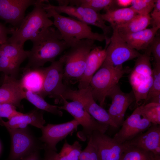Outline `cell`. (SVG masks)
I'll use <instances>...</instances> for the list:
<instances>
[{
    "instance_id": "f1b7e54d",
    "label": "cell",
    "mask_w": 160,
    "mask_h": 160,
    "mask_svg": "<svg viewBox=\"0 0 160 160\" xmlns=\"http://www.w3.org/2000/svg\"><path fill=\"white\" fill-rule=\"evenodd\" d=\"M67 1L70 5L88 8L97 12L103 9L106 10L113 8L116 4L115 0H71Z\"/></svg>"
},
{
    "instance_id": "9a60e30c",
    "label": "cell",
    "mask_w": 160,
    "mask_h": 160,
    "mask_svg": "<svg viewBox=\"0 0 160 160\" xmlns=\"http://www.w3.org/2000/svg\"><path fill=\"white\" fill-rule=\"evenodd\" d=\"M79 125L74 119L58 124H48L41 129L42 135L39 138L45 145L44 149L46 148L57 152V144L68 135H72L77 130Z\"/></svg>"
},
{
    "instance_id": "52a82bcc",
    "label": "cell",
    "mask_w": 160,
    "mask_h": 160,
    "mask_svg": "<svg viewBox=\"0 0 160 160\" xmlns=\"http://www.w3.org/2000/svg\"><path fill=\"white\" fill-rule=\"evenodd\" d=\"M64 61L61 56L59 60L44 68V81L38 94L44 98L47 96L54 99L55 103H61L63 96L68 88L63 83Z\"/></svg>"
},
{
    "instance_id": "277c9868",
    "label": "cell",
    "mask_w": 160,
    "mask_h": 160,
    "mask_svg": "<svg viewBox=\"0 0 160 160\" xmlns=\"http://www.w3.org/2000/svg\"><path fill=\"white\" fill-rule=\"evenodd\" d=\"M95 41L89 39L80 40L62 56L64 64L63 81L65 85L79 82L84 72L88 56L96 46Z\"/></svg>"
},
{
    "instance_id": "603a6c76",
    "label": "cell",
    "mask_w": 160,
    "mask_h": 160,
    "mask_svg": "<svg viewBox=\"0 0 160 160\" xmlns=\"http://www.w3.org/2000/svg\"><path fill=\"white\" fill-rule=\"evenodd\" d=\"M159 29L156 27H152L134 33L119 34L130 47L138 51L145 50L148 47Z\"/></svg>"
},
{
    "instance_id": "9c48e42d",
    "label": "cell",
    "mask_w": 160,
    "mask_h": 160,
    "mask_svg": "<svg viewBox=\"0 0 160 160\" xmlns=\"http://www.w3.org/2000/svg\"><path fill=\"white\" fill-rule=\"evenodd\" d=\"M62 103L63 105L58 106L59 108L68 112L82 127V130L77 134V137L81 140L84 141L87 140L95 131L105 133L108 130V126L96 120L86 111L79 102L73 100L69 102L63 99Z\"/></svg>"
},
{
    "instance_id": "7402d4cb",
    "label": "cell",
    "mask_w": 160,
    "mask_h": 160,
    "mask_svg": "<svg viewBox=\"0 0 160 160\" xmlns=\"http://www.w3.org/2000/svg\"><path fill=\"white\" fill-rule=\"evenodd\" d=\"M44 113V111L36 108L25 113H22L7 121H3V126L6 128H23L31 125L41 129L46 123Z\"/></svg>"
},
{
    "instance_id": "f546056e",
    "label": "cell",
    "mask_w": 160,
    "mask_h": 160,
    "mask_svg": "<svg viewBox=\"0 0 160 160\" xmlns=\"http://www.w3.org/2000/svg\"><path fill=\"white\" fill-rule=\"evenodd\" d=\"M126 143V146L120 160H153L155 155L152 153Z\"/></svg>"
},
{
    "instance_id": "4316f807",
    "label": "cell",
    "mask_w": 160,
    "mask_h": 160,
    "mask_svg": "<svg viewBox=\"0 0 160 160\" xmlns=\"http://www.w3.org/2000/svg\"><path fill=\"white\" fill-rule=\"evenodd\" d=\"M151 24L150 14H136L127 23L117 28L120 34H129L144 30Z\"/></svg>"
},
{
    "instance_id": "d590c367",
    "label": "cell",
    "mask_w": 160,
    "mask_h": 160,
    "mask_svg": "<svg viewBox=\"0 0 160 160\" xmlns=\"http://www.w3.org/2000/svg\"><path fill=\"white\" fill-rule=\"evenodd\" d=\"M151 24L152 27L160 28V0H156L153 8L151 12Z\"/></svg>"
},
{
    "instance_id": "d6986e66",
    "label": "cell",
    "mask_w": 160,
    "mask_h": 160,
    "mask_svg": "<svg viewBox=\"0 0 160 160\" xmlns=\"http://www.w3.org/2000/svg\"><path fill=\"white\" fill-rule=\"evenodd\" d=\"M24 93L25 90L19 80L4 75L3 84L0 87V103H9L22 109L21 102L25 99Z\"/></svg>"
},
{
    "instance_id": "6da1fadb",
    "label": "cell",
    "mask_w": 160,
    "mask_h": 160,
    "mask_svg": "<svg viewBox=\"0 0 160 160\" xmlns=\"http://www.w3.org/2000/svg\"><path fill=\"white\" fill-rule=\"evenodd\" d=\"M31 41L33 47L28 51V62L25 69L41 67L47 62L52 63L69 48L58 31L52 27L42 31Z\"/></svg>"
},
{
    "instance_id": "5bb4252c",
    "label": "cell",
    "mask_w": 160,
    "mask_h": 160,
    "mask_svg": "<svg viewBox=\"0 0 160 160\" xmlns=\"http://www.w3.org/2000/svg\"><path fill=\"white\" fill-rule=\"evenodd\" d=\"M141 113L140 105L123 121L119 130L113 138L121 144L129 142L147 130L152 125Z\"/></svg>"
},
{
    "instance_id": "ba28073f",
    "label": "cell",
    "mask_w": 160,
    "mask_h": 160,
    "mask_svg": "<svg viewBox=\"0 0 160 160\" xmlns=\"http://www.w3.org/2000/svg\"><path fill=\"white\" fill-rule=\"evenodd\" d=\"M11 139L8 160H19L33 152L44 149L45 145L27 127L23 128H7Z\"/></svg>"
},
{
    "instance_id": "e0dca14e",
    "label": "cell",
    "mask_w": 160,
    "mask_h": 160,
    "mask_svg": "<svg viewBox=\"0 0 160 160\" xmlns=\"http://www.w3.org/2000/svg\"><path fill=\"white\" fill-rule=\"evenodd\" d=\"M108 96L111 98L112 102L108 112L118 128L124 121L127 108L135 101V96L132 91L129 93L123 92L118 84L111 90Z\"/></svg>"
},
{
    "instance_id": "2e32d148",
    "label": "cell",
    "mask_w": 160,
    "mask_h": 160,
    "mask_svg": "<svg viewBox=\"0 0 160 160\" xmlns=\"http://www.w3.org/2000/svg\"><path fill=\"white\" fill-rule=\"evenodd\" d=\"M89 138L96 148L100 160H120L125 149V143L116 142L105 133L94 131Z\"/></svg>"
},
{
    "instance_id": "e575fe53",
    "label": "cell",
    "mask_w": 160,
    "mask_h": 160,
    "mask_svg": "<svg viewBox=\"0 0 160 160\" xmlns=\"http://www.w3.org/2000/svg\"><path fill=\"white\" fill-rule=\"evenodd\" d=\"M151 54L155 60L154 66L160 67V36L156 35L154 39L150 44Z\"/></svg>"
},
{
    "instance_id": "8fae6325",
    "label": "cell",
    "mask_w": 160,
    "mask_h": 160,
    "mask_svg": "<svg viewBox=\"0 0 160 160\" xmlns=\"http://www.w3.org/2000/svg\"><path fill=\"white\" fill-rule=\"evenodd\" d=\"M112 28V34L106 47L104 62L114 67H123L124 62L137 58L141 54L129 46L120 36L117 28Z\"/></svg>"
},
{
    "instance_id": "1f68e13d",
    "label": "cell",
    "mask_w": 160,
    "mask_h": 160,
    "mask_svg": "<svg viewBox=\"0 0 160 160\" xmlns=\"http://www.w3.org/2000/svg\"><path fill=\"white\" fill-rule=\"evenodd\" d=\"M156 0H132L130 7L137 14H150L154 7Z\"/></svg>"
},
{
    "instance_id": "ac0fdd59",
    "label": "cell",
    "mask_w": 160,
    "mask_h": 160,
    "mask_svg": "<svg viewBox=\"0 0 160 160\" xmlns=\"http://www.w3.org/2000/svg\"><path fill=\"white\" fill-rule=\"evenodd\" d=\"M39 0H0V19L18 27L24 17L26 9Z\"/></svg>"
},
{
    "instance_id": "cb8c5ba5",
    "label": "cell",
    "mask_w": 160,
    "mask_h": 160,
    "mask_svg": "<svg viewBox=\"0 0 160 160\" xmlns=\"http://www.w3.org/2000/svg\"><path fill=\"white\" fill-rule=\"evenodd\" d=\"M23 73L19 80L25 90L31 91L38 94L40 92L44 81V67L24 68Z\"/></svg>"
},
{
    "instance_id": "d4e9b609",
    "label": "cell",
    "mask_w": 160,
    "mask_h": 160,
    "mask_svg": "<svg viewBox=\"0 0 160 160\" xmlns=\"http://www.w3.org/2000/svg\"><path fill=\"white\" fill-rule=\"evenodd\" d=\"M137 14L130 7L120 8H111L101 14L104 20L108 22L111 28H117L130 20Z\"/></svg>"
},
{
    "instance_id": "7a4b0ae2",
    "label": "cell",
    "mask_w": 160,
    "mask_h": 160,
    "mask_svg": "<svg viewBox=\"0 0 160 160\" xmlns=\"http://www.w3.org/2000/svg\"><path fill=\"white\" fill-rule=\"evenodd\" d=\"M44 7L49 18L53 17V25L57 28L63 39L70 47L80 40L89 39L94 41H105V36L92 31L89 25L78 20L66 17L57 13L49 3Z\"/></svg>"
},
{
    "instance_id": "3957f363",
    "label": "cell",
    "mask_w": 160,
    "mask_h": 160,
    "mask_svg": "<svg viewBox=\"0 0 160 160\" xmlns=\"http://www.w3.org/2000/svg\"><path fill=\"white\" fill-rule=\"evenodd\" d=\"M47 2V0H39L33 10L15 29L7 42L23 47L27 40H31L42 31L51 27L53 22L49 18L44 7V3Z\"/></svg>"
},
{
    "instance_id": "44dd1931",
    "label": "cell",
    "mask_w": 160,
    "mask_h": 160,
    "mask_svg": "<svg viewBox=\"0 0 160 160\" xmlns=\"http://www.w3.org/2000/svg\"><path fill=\"white\" fill-rule=\"evenodd\" d=\"M106 57V47L96 46L89 53L86 61L85 69L79 82V89L87 88L95 72L100 68Z\"/></svg>"
},
{
    "instance_id": "b9f144b4",
    "label": "cell",
    "mask_w": 160,
    "mask_h": 160,
    "mask_svg": "<svg viewBox=\"0 0 160 160\" xmlns=\"http://www.w3.org/2000/svg\"><path fill=\"white\" fill-rule=\"evenodd\" d=\"M153 160H160V155H155Z\"/></svg>"
},
{
    "instance_id": "d6a6232c",
    "label": "cell",
    "mask_w": 160,
    "mask_h": 160,
    "mask_svg": "<svg viewBox=\"0 0 160 160\" xmlns=\"http://www.w3.org/2000/svg\"><path fill=\"white\" fill-rule=\"evenodd\" d=\"M153 71V82L144 104L147 103L152 98L160 95V67L154 65Z\"/></svg>"
},
{
    "instance_id": "8d00e7d4",
    "label": "cell",
    "mask_w": 160,
    "mask_h": 160,
    "mask_svg": "<svg viewBox=\"0 0 160 160\" xmlns=\"http://www.w3.org/2000/svg\"><path fill=\"white\" fill-rule=\"evenodd\" d=\"M88 141L90 144V150L88 160H100L97 151L90 138Z\"/></svg>"
},
{
    "instance_id": "836d02e7",
    "label": "cell",
    "mask_w": 160,
    "mask_h": 160,
    "mask_svg": "<svg viewBox=\"0 0 160 160\" xmlns=\"http://www.w3.org/2000/svg\"><path fill=\"white\" fill-rule=\"evenodd\" d=\"M16 107L8 103H0V125L3 126L2 117L9 119L15 116L20 114L22 113L16 110Z\"/></svg>"
},
{
    "instance_id": "74e56055",
    "label": "cell",
    "mask_w": 160,
    "mask_h": 160,
    "mask_svg": "<svg viewBox=\"0 0 160 160\" xmlns=\"http://www.w3.org/2000/svg\"><path fill=\"white\" fill-rule=\"evenodd\" d=\"M40 151H35L19 160H41L40 155Z\"/></svg>"
},
{
    "instance_id": "484cf974",
    "label": "cell",
    "mask_w": 160,
    "mask_h": 160,
    "mask_svg": "<svg viewBox=\"0 0 160 160\" xmlns=\"http://www.w3.org/2000/svg\"><path fill=\"white\" fill-rule=\"evenodd\" d=\"M44 150L50 160H79L82 151L81 145L79 141H76L70 144L66 140L58 153L47 148Z\"/></svg>"
},
{
    "instance_id": "5b68a950",
    "label": "cell",
    "mask_w": 160,
    "mask_h": 160,
    "mask_svg": "<svg viewBox=\"0 0 160 160\" xmlns=\"http://www.w3.org/2000/svg\"><path fill=\"white\" fill-rule=\"evenodd\" d=\"M130 70L123 67H113L104 62L94 75L89 87L95 100L103 107L111 90L118 84L120 79Z\"/></svg>"
},
{
    "instance_id": "83f0119b",
    "label": "cell",
    "mask_w": 160,
    "mask_h": 160,
    "mask_svg": "<svg viewBox=\"0 0 160 160\" xmlns=\"http://www.w3.org/2000/svg\"><path fill=\"white\" fill-rule=\"evenodd\" d=\"M25 99H26L37 108L46 111L55 115L62 116L63 112L58 106L49 104L38 94L28 90H25Z\"/></svg>"
},
{
    "instance_id": "60d3db41",
    "label": "cell",
    "mask_w": 160,
    "mask_h": 160,
    "mask_svg": "<svg viewBox=\"0 0 160 160\" xmlns=\"http://www.w3.org/2000/svg\"><path fill=\"white\" fill-rule=\"evenodd\" d=\"M44 160H50L48 155L45 153Z\"/></svg>"
},
{
    "instance_id": "4dcf8cb0",
    "label": "cell",
    "mask_w": 160,
    "mask_h": 160,
    "mask_svg": "<svg viewBox=\"0 0 160 160\" xmlns=\"http://www.w3.org/2000/svg\"><path fill=\"white\" fill-rule=\"evenodd\" d=\"M142 115L152 124H160V104L149 103L140 105Z\"/></svg>"
},
{
    "instance_id": "30bf717a",
    "label": "cell",
    "mask_w": 160,
    "mask_h": 160,
    "mask_svg": "<svg viewBox=\"0 0 160 160\" xmlns=\"http://www.w3.org/2000/svg\"><path fill=\"white\" fill-rule=\"evenodd\" d=\"M63 99L79 102L86 111L97 121L109 127L117 128L108 112L97 103L89 87L76 90L68 88L63 96L62 100Z\"/></svg>"
},
{
    "instance_id": "f35d334b",
    "label": "cell",
    "mask_w": 160,
    "mask_h": 160,
    "mask_svg": "<svg viewBox=\"0 0 160 160\" xmlns=\"http://www.w3.org/2000/svg\"><path fill=\"white\" fill-rule=\"evenodd\" d=\"M132 0H116V4L121 8H127L131 6Z\"/></svg>"
},
{
    "instance_id": "4fadbf2b",
    "label": "cell",
    "mask_w": 160,
    "mask_h": 160,
    "mask_svg": "<svg viewBox=\"0 0 160 160\" xmlns=\"http://www.w3.org/2000/svg\"><path fill=\"white\" fill-rule=\"evenodd\" d=\"M28 51L7 42L0 44V72L16 78L20 66L28 58Z\"/></svg>"
},
{
    "instance_id": "ab89813d",
    "label": "cell",
    "mask_w": 160,
    "mask_h": 160,
    "mask_svg": "<svg viewBox=\"0 0 160 160\" xmlns=\"http://www.w3.org/2000/svg\"><path fill=\"white\" fill-rule=\"evenodd\" d=\"M8 37H7L0 35V44H2L7 42Z\"/></svg>"
},
{
    "instance_id": "8992f818",
    "label": "cell",
    "mask_w": 160,
    "mask_h": 160,
    "mask_svg": "<svg viewBox=\"0 0 160 160\" xmlns=\"http://www.w3.org/2000/svg\"><path fill=\"white\" fill-rule=\"evenodd\" d=\"M151 54L148 46L145 52L137 58L129 76V82L137 105L145 100L153 82V71L151 63Z\"/></svg>"
},
{
    "instance_id": "7c38bea8",
    "label": "cell",
    "mask_w": 160,
    "mask_h": 160,
    "mask_svg": "<svg viewBox=\"0 0 160 160\" xmlns=\"http://www.w3.org/2000/svg\"><path fill=\"white\" fill-rule=\"evenodd\" d=\"M51 7L59 14L64 13L87 25H91L100 28L106 37V45L108 44L110 37L108 35L111 32V27L106 25L101 14L87 7L70 5L54 6Z\"/></svg>"
},
{
    "instance_id": "ffe728a7",
    "label": "cell",
    "mask_w": 160,
    "mask_h": 160,
    "mask_svg": "<svg viewBox=\"0 0 160 160\" xmlns=\"http://www.w3.org/2000/svg\"><path fill=\"white\" fill-rule=\"evenodd\" d=\"M127 143L155 155H160V125L152 124L145 131Z\"/></svg>"
}]
</instances>
